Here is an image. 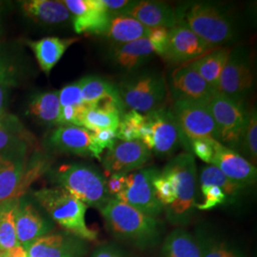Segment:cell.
<instances>
[{"label":"cell","instance_id":"30","mask_svg":"<svg viewBox=\"0 0 257 257\" xmlns=\"http://www.w3.org/2000/svg\"><path fill=\"white\" fill-rule=\"evenodd\" d=\"M28 155L3 157L0 165V202L17 198Z\"/></svg>","mask_w":257,"mask_h":257},{"label":"cell","instance_id":"28","mask_svg":"<svg viewBox=\"0 0 257 257\" xmlns=\"http://www.w3.org/2000/svg\"><path fill=\"white\" fill-rule=\"evenodd\" d=\"M60 112L58 91L40 92L32 95L26 114L46 126H57Z\"/></svg>","mask_w":257,"mask_h":257},{"label":"cell","instance_id":"34","mask_svg":"<svg viewBox=\"0 0 257 257\" xmlns=\"http://www.w3.org/2000/svg\"><path fill=\"white\" fill-rule=\"evenodd\" d=\"M19 198L0 202V250L5 251L19 245L17 237V211Z\"/></svg>","mask_w":257,"mask_h":257},{"label":"cell","instance_id":"12","mask_svg":"<svg viewBox=\"0 0 257 257\" xmlns=\"http://www.w3.org/2000/svg\"><path fill=\"white\" fill-rule=\"evenodd\" d=\"M16 228L19 244L27 248L35 240L54 231L55 224L33 197L25 194L19 198Z\"/></svg>","mask_w":257,"mask_h":257},{"label":"cell","instance_id":"16","mask_svg":"<svg viewBox=\"0 0 257 257\" xmlns=\"http://www.w3.org/2000/svg\"><path fill=\"white\" fill-rule=\"evenodd\" d=\"M167 85L173 101L187 100L207 104L216 93L190 63L175 68Z\"/></svg>","mask_w":257,"mask_h":257},{"label":"cell","instance_id":"47","mask_svg":"<svg viewBox=\"0 0 257 257\" xmlns=\"http://www.w3.org/2000/svg\"><path fill=\"white\" fill-rule=\"evenodd\" d=\"M126 176L127 174H114L106 179L107 192L111 198H115L123 191L126 184Z\"/></svg>","mask_w":257,"mask_h":257},{"label":"cell","instance_id":"14","mask_svg":"<svg viewBox=\"0 0 257 257\" xmlns=\"http://www.w3.org/2000/svg\"><path fill=\"white\" fill-rule=\"evenodd\" d=\"M26 249L28 257H85L90 242L66 230H54L35 240Z\"/></svg>","mask_w":257,"mask_h":257},{"label":"cell","instance_id":"53","mask_svg":"<svg viewBox=\"0 0 257 257\" xmlns=\"http://www.w3.org/2000/svg\"><path fill=\"white\" fill-rule=\"evenodd\" d=\"M2 160H3V156H0V165L2 163Z\"/></svg>","mask_w":257,"mask_h":257},{"label":"cell","instance_id":"29","mask_svg":"<svg viewBox=\"0 0 257 257\" xmlns=\"http://www.w3.org/2000/svg\"><path fill=\"white\" fill-rule=\"evenodd\" d=\"M230 52V49L227 47L214 48L199 58L190 62L193 69L216 92L218 90L221 73L228 60Z\"/></svg>","mask_w":257,"mask_h":257},{"label":"cell","instance_id":"22","mask_svg":"<svg viewBox=\"0 0 257 257\" xmlns=\"http://www.w3.org/2000/svg\"><path fill=\"white\" fill-rule=\"evenodd\" d=\"M155 55V49L150 40L141 38L128 43L112 45L110 60L116 68L130 74L140 70L154 58Z\"/></svg>","mask_w":257,"mask_h":257},{"label":"cell","instance_id":"18","mask_svg":"<svg viewBox=\"0 0 257 257\" xmlns=\"http://www.w3.org/2000/svg\"><path fill=\"white\" fill-rule=\"evenodd\" d=\"M211 165L217 167L223 175L236 183L246 187L256 183V167L236 151L223 146L218 141L215 142Z\"/></svg>","mask_w":257,"mask_h":257},{"label":"cell","instance_id":"8","mask_svg":"<svg viewBox=\"0 0 257 257\" xmlns=\"http://www.w3.org/2000/svg\"><path fill=\"white\" fill-rule=\"evenodd\" d=\"M207 106L216 126V140L238 153L248 113L245 103L233 101L216 92Z\"/></svg>","mask_w":257,"mask_h":257},{"label":"cell","instance_id":"32","mask_svg":"<svg viewBox=\"0 0 257 257\" xmlns=\"http://www.w3.org/2000/svg\"><path fill=\"white\" fill-rule=\"evenodd\" d=\"M198 183L200 189L209 186H215L220 188L226 194L229 203L236 201L241 193L247 188L246 186L230 180V178L221 173L220 170L217 167L211 164L203 166L201 168Z\"/></svg>","mask_w":257,"mask_h":257},{"label":"cell","instance_id":"9","mask_svg":"<svg viewBox=\"0 0 257 257\" xmlns=\"http://www.w3.org/2000/svg\"><path fill=\"white\" fill-rule=\"evenodd\" d=\"M253 82V69L247 48L231 49L221 73L217 92L233 101L245 103L252 91Z\"/></svg>","mask_w":257,"mask_h":257},{"label":"cell","instance_id":"52","mask_svg":"<svg viewBox=\"0 0 257 257\" xmlns=\"http://www.w3.org/2000/svg\"><path fill=\"white\" fill-rule=\"evenodd\" d=\"M0 257H4V255H3V251H2V250H0Z\"/></svg>","mask_w":257,"mask_h":257},{"label":"cell","instance_id":"51","mask_svg":"<svg viewBox=\"0 0 257 257\" xmlns=\"http://www.w3.org/2000/svg\"><path fill=\"white\" fill-rule=\"evenodd\" d=\"M2 9H1V3H0V36L2 34Z\"/></svg>","mask_w":257,"mask_h":257},{"label":"cell","instance_id":"43","mask_svg":"<svg viewBox=\"0 0 257 257\" xmlns=\"http://www.w3.org/2000/svg\"><path fill=\"white\" fill-rule=\"evenodd\" d=\"M215 139L212 138H199L191 141L190 147L193 154L199 157L207 164H211V160L214 155Z\"/></svg>","mask_w":257,"mask_h":257},{"label":"cell","instance_id":"45","mask_svg":"<svg viewBox=\"0 0 257 257\" xmlns=\"http://www.w3.org/2000/svg\"><path fill=\"white\" fill-rule=\"evenodd\" d=\"M83 106H64L60 107V112L58 117V126H79L80 127V115L84 109Z\"/></svg>","mask_w":257,"mask_h":257},{"label":"cell","instance_id":"25","mask_svg":"<svg viewBox=\"0 0 257 257\" xmlns=\"http://www.w3.org/2000/svg\"><path fill=\"white\" fill-rule=\"evenodd\" d=\"M126 16L137 19L148 28L171 29L177 23L176 11L162 1H137Z\"/></svg>","mask_w":257,"mask_h":257},{"label":"cell","instance_id":"36","mask_svg":"<svg viewBox=\"0 0 257 257\" xmlns=\"http://www.w3.org/2000/svg\"><path fill=\"white\" fill-rule=\"evenodd\" d=\"M21 65L8 45L0 42V83L15 88L22 76Z\"/></svg>","mask_w":257,"mask_h":257},{"label":"cell","instance_id":"1","mask_svg":"<svg viewBox=\"0 0 257 257\" xmlns=\"http://www.w3.org/2000/svg\"><path fill=\"white\" fill-rule=\"evenodd\" d=\"M99 211L108 231L121 242L146 250L162 241L163 227L160 221L127 203L111 198Z\"/></svg>","mask_w":257,"mask_h":257},{"label":"cell","instance_id":"13","mask_svg":"<svg viewBox=\"0 0 257 257\" xmlns=\"http://www.w3.org/2000/svg\"><path fill=\"white\" fill-rule=\"evenodd\" d=\"M153 157L152 152L140 140H116L101 159L107 175L130 174L145 168Z\"/></svg>","mask_w":257,"mask_h":257},{"label":"cell","instance_id":"17","mask_svg":"<svg viewBox=\"0 0 257 257\" xmlns=\"http://www.w3.org/2000/svg\"><path fill=\"white\" fill-rule=\"evenodd\" d=\"M65 6L72 15L74 32L102 36L110 22V14L101 0H65Z\"/></svg>","mask_w":257,"mask_h":257},{"label":"cell","instance_id":"33","mask_svg":"<svg viewBox=\"0 0 257 257\" xmlns=\"http://www.w3.org/2000/svg\"><path fill=\"white\" fill-rule=\"evenodd\" d=\"M80 80L82 100L87 106H92L109 98H120L117 87L107 79L95 75H88L80 78Z\"/></svg>","mask_w":257,"mask_h":257},{"label":"cell","instance_id":"27","mask_svg":"<svg viewBox=\"0 0 257 257\" xmlns=\"http://www.w3.org/2000/svg\"><path fill=\"white\" fill-rule=\"evenodd\" d=\"M150 28L126 15H110V22L101 37L112 45H118L147 38Z\"/></svg>","mask_w":257,"mask_h":257},{"label":"cell","instance_id":"3","mask_svg":"<svg viewBox=\"0 0 257 257\" xmlns=\"http://www.w3.org/2000/svg\"><path fill=\"white\" fill-rule=\"evenodd\" d=\"M161 172L170 177L175 189V202L164 211L166 218L172 225L182 228L197 211L198 176L194 156L190 152L173 156Z\"/></svg>","mask_w":257,"mask_h":257},{"label":"cell","instance_id":"41","mask_svg":"<svg viewBox=\"0 0 257 257\" xmlns=\"http://www.w3.org/2000/svg\"><path fill=\"white\" fill-rule=\"evenodd\" d=\"M58 99L60 107L64 106H83L85 105L81 94V80L71 83L58 91Z\"/></svg>","mask_w":257,"mask_h":257},{"label":"cell","instance_id":"19","mask_svg":"<svg viewBox=\"0 0 257 257\" xmlns=\"http://www.w3.org/2000/svg\"><path fill=\"white\" fill-rule=\"evenodd\" d=\"M48 146L56 152L97 159L92 142V133L79 126H58L47 140Z\"/></svg>","mask_w":257,"mask_h":257},{"label":"cell","instance_id":"15","mask_svg":"<svg viewBox=\"0 0 257 257\" xmlns=\"http://www.w3.org/2000/svg\"><path fill=\"white\" fill-rule=\"evenodd\" d=\"M214 49L205 43L184 23L177 21L170 29L165 54L162 56L167 62L183 65L190 63Z\"/></svg>","mask_w":257,"mask_h":257},{"label":"cell","instance_id":"38","mask_svg":"<svg viewBox=\"0 0 257 257\" xmlns=\"http://www.w3.org/2000/svg\"><path fill=\"white\" fill-rule=\"evenodd\" d=\"M144 114L136 110H128L120 118L116 138L121 141L139 140V131L144 123Z\"/></svg>","mask_w":257,"mask_h":257},{"label":"cell","instance_id":"40","mask_svg":"<svg viewBox=\"0 0 257 257\" xmlns=\"http://www.w3.org/2000/svg\"><path fill=\"white\" fill-rule=\"evenodd\" d=\"M202 193V203L196 205L197 211H210L220 205L229 203L226 194L220 188L215 186H209L200 189Z\"/></svg>","mask_w":257,"mask_h":257},{"label":"cell","instance_id":"50","mask_svg":"<svg viewBox=\"0 0 257 257\" xmlns=\"http://www.w3.org/2000/svg\"><path fill=\"white\" fill-rule=\"evenodd\" d=\"M4 257H28L27 249L20 244L3 251Z\"/></svg>","mask_w":257,"mask_h":257},{"label":"cell","instance_id":"48","mask_svg":"<svg viewBox=\"0 0 257 257\" xmlns=\"http://www.w3.org/2000/svg\"><path fill=\"white\" fill-rule=\"evenodd\" d=\"M105 8L110 15H126L137 1L134 0H101Z\"/></svg>","mask_w":257,"mask_h":257},{"label":"cell","instance_id":"35","mask_svg":"<svg viewBox=\"0 0 257 257\" xmlns=\"http://www.w3.org/2000/svg\"><path fill=\"white\" fill-rule=\"evenodd\" d=\"M51 161L49 157L41 152H36L28 157L26 165L19 185L17 198H20L27 194L31 185L37 179L48 173L51 169Z\"/></svg>","mask_w":257,"mask_h":257},{"label":"cell","instance_id":"2","mask_svg":"<svg viewBox=\"0 0 257 257\" xmlns=\"http://www.w3.org/2000/svg\"><path fill=\"white\" fill-rule=\"evenodd\" d=\"M176 14L177 21L184 23L212 48L231 43L238 36L236 18L225 4L197 1L185 10H176Z\"/></svg>","mask_w":257,"mask_h":257},{"label":"cell","instance_id":"4","mask_svg":"<svg viewBox=\"0 0 257 257\" xmlns=\"http://www.w3.org/2000/svg\"><path fill=\"white\" fill-rule=\"evenodd\" d=\"M32 197L62 230L88 242L97 239V231L86 223L88 207L64 189L58 186L41 188L34 191Z\"/></svg>","mask_w":257,"mask_h":257},{"label":"cell","instance_id":"10","mask_svg":"<svg viewBox=\"0 0 257 257\" xmlns=\"http://www.w3.org/2000/svg\"><path fill=\"white\" fill-rule=\"evenodd\" d=\"M158 173L159 170L156 167H145L127 174L125 187L115 198L156 218L164 211L156 198L153 183Z\"/></svg>","mask_w":257,"mask_h":257},{"label":"cell","instance_id":"49","mask_svg":"<svg viewBox=\"0 0 257 257\" xmlns=\"http://www.w3.org/2000/svg\"><path fill=\"white\" fill-rule=\"evenodd\" d=\"M12 88L0 83V116L7 112V106L9 101L10 90Z\"/></svg>","mask_w":257,"mask_h":257},{"label":"cell","instance_id":"37","mask_svg":"<svg viewBox=\"0 0 257 257\" xmlns=\"http://www.w3.org/2000/svg\"><path fill=\"white\" fill-rule=\"evenodd\" d=\"M239 154L251 164L257 162V112L255 108L248 110L246 125L241 139Z\"/></svg>","mask_w":257,"mask_h":257},{"label":"cell","instance_id":"26","mask_svg":"<svg viewBox=\"0 0 257 257\" xmlns=\"http://www.w3.org/2000/svg\"><path fill=\"white\" fill-rule=\"evenodd\" d=\"M77 40L78 38L76 37H48L35 41H27V44L36 56L40 69L49 74L62 58L68 48Z\"/></svg>","mask_w":257,"mask_h":257},{"label":"cell","instance_id":"20","mask_svg":"<svg viewBox=\"0 0 257 257\" xmlns=\"http://www.w3.org/2000/svg\"><path fill=\"white\" fill-rule=\"evenodd\" d=\"M121 98H109L92 106L85 105L80 115V127L94 133L102 130H117L125 112Z\"/></svg>","mask_w":257,"mask_h":257},{"label":"cell","instance_id":"46","mask_svg":"<svg viewBox=\"0 0 257 257\" xmlns=\"http://www.w3.org/2000/svg\"><path fill=\"white\" fill-rule=\"evenodd\" d=\"M91 257H128L127 252L115 244H102L93 249Z\"/></svg>","mask_w":257,"mask_h":257},{"label":"cell","instance_id":"5","mask_svg":"<svg viewBox=\"0 0 257 257\" xmlns=\"http://www.w3.org/2000/svg\"><path fill=\"white\" fill-rule=\"evenodd\" d=\"M50 180L87 207L101 210L111 199L107 192L106 178L92 166L67 164L48 172Z\"/></svg>","mask_w":257,"mask_h":257},{"label":"cell","instance_id":"6","mask_svg":"<svg viewBox=\"0 0 257 257\" xmlns=\"http://www.w3.org/2000/svg\"><path fill=\"white\" fill-rule=\"evenodd\" d=\"M116 87L125 108L142 114L165 106L169 95L165 77L156 70L127 74Z\"/></svg>","mask_w":257,"mask_h":257},{"label":"cell","instance_id":"39","mask_svg":"<svg viewBox=\"0 0 257 257\" xmlns=\"http://www.w3.org/2000/svg\"><path fill=\"white\" fill-rule=\"evenodd\" d=\"M154 188L156 192V198L162 205L165 211L170 208L175 200V189L170 177L161 171L154 178Z\"/></svg>","mask_w":257,"mask_h":257},{"label":"cell","instance_id":"23","mask_svg":"<svg viewBox=\"0 0 257 257\" xmlns=\"http://www.w3.org/2000/svg\"><path fill=\"white\" fill-rule=\"evenodd\" d=\"M22 13L43 26H60L72 22V15L63 1L24 0L19 1Z\"/></svg>","mask_w":257,"mask_h":257},{"label":"cell","instance_id":"31","mask_svg":"<svg viewBox=\"0 0 257 257\" xmlns=\"http://www.w3.org/2000/svg\"><path fill=\"white\" fill-rule=\"evenodd\" d=\"M163 257H202L193 234L183 228L171 231L162 243Z\"/></svg>","mask_w":257,"mask_h":257},{"label":"cell","instance_id":"11","mask_svg":"<svg viewBox=\"0 0 257 257\" xmlns=\"http://www.w3.org/2000/svg\"><path fill=\"white\" fill-rule=\"evenodd\" d=\"M171 110L180 130L186 147L190 146L191 141L199 138L216 140V126L207 104L177 100L173 101Z\"/></svg>","mask_w":257,"mask_h":257},{"label":"cell","instance_id":"21","mask_svg":"<svg viewBox=\"0 0 257 257\" xmlns=\"http://www.w3.org/2000/svg\"><path fill=\"white\" fill-rule=\"evenodd\" d=\"M33 143L32 135L18 116L9 112L0 116V156L28 155Z\"/></svg>","mask_w":257,"mask_h":257},{"label":"cell","instance_id":"24","mask_svg":"<svg viewBox=\"0 0 257 257\" xmlns=\"http://www.w3.org/2000/svg\"><path fill=\"white\" fill-rule=\"evenodd\" d=\"M193 234L202 257H247L236 242L208 225H198Z\"/></svg>","mask_w":257,"mask_h":257},{"label":"cell","instance_id":"44","mask_svg":"<svg viewBox=\"0 0 257 257\" xmlns=\"http://www.w3.org/2000/svg\"><path fill=\"white\" fill-rule=\"evenodd\" d=\"M170 29L163 27L150 28L148 39L155 49L156 55L161 57L165 54Z\"/></svg>","mask_w":257,"mask_h":257},{"label":"cell","instance_id":"7","mask_svg":"<svg viewBox=\"0 0 257 257\" xmlns=\"http://www.w3.org/2000/svg\"><path fill=\"white\" fill-rule=\"evenodd\" d=\"M144 117L139 140L153 155L159 158L172 157L181 144L185 145L171 108L163 106L144 114Z\"/></svg>","mask_w":257,"mask_h":257},{"label":"cell","instance_id":"42","mask_svg":"<svg viewBox=\"0 0 257 257\" xmlns=\"http://www.w3.org/2000/svg\"><path fill=\"white\" fill-rule=\"evenodd\" d=\"M116 140V130H102L92 133L93 147L99 161H101L103 152L106 149L110 150Z\"/></svg>","mask_w":257,"mask_h":257}]
</instances>
